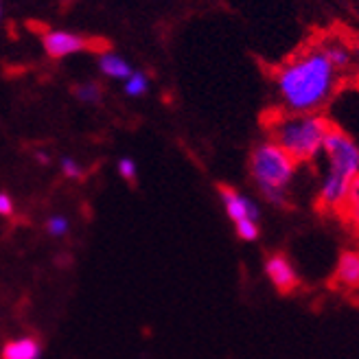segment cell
<instances>
[{
    "label": "cell",
    "mask_w": 359,
    "mask_h": 359,
    "mask_svg": "<svg viewBox=\"0 0 359 359\" xmlns=\"http://www.w3.org/2000/svg\"><path fill=\"white\" fill-rule=\"evenodd\" d=\"M274 83L283 112L322 114L342 86V77L320 48L309 42L274 68Z\"/></svg>",
    "instance_id": "obj_1"
},
{
    "label": "cell",
    "mask_w": 359,
    "mask_h": 359,
    "mask_svg": "<svg viewBox=\"0 0 359 359\" xmlns=\"http://www.w3.org/2000/svg\"><path fill=\"white\" fill-rule=\"evenodd\" d=\"M333 125L327 114H290L278 110L272 112L267 130L269 140L276 142L296 165H307L313 163L325 147Z\"/></svg>",
    "instance_id": "obj_2"
},
{
    "label": "cell",
    "mask_w": 359,
    "mask_h": 359,
    "mask_svg": "<svg viewBox=\"0 0 359 359\" xmlns=\"http://www.w3.org/2000/svg\"><path fill=\"white\" fill-rule=\"evenodd\" d=\"M322 154L327 156L329 171L320 182L316 204L322 212L337 215L353 180L359 175V145L335 123L325 140Z\"/></svg>",
    "instance_id": "obj_3"
},
{
    "label": "cell",
    "mask_w": 359,
    "mask_h": 359,
    "mask_svg": "<svg viewBox=\"0 0 359 359\" xmlns=\"http://www.w3.org/2000/svg\"><path fill=\"white\" fill-rule=\"evenodd\" d=\"M296 163L287 156L276 142L265 140L250 154V173L269 204L287 208V189L296 175Z\"/></svg>",
    "instance_id": "obj_4"
},
{
    "label": "cell",
    "mask_w": 359,
    "mask_h": 359,
    "mask_svg": "<svg viewBox=\"0 0 359 359\" xmlns=\"http://www.w3.org/2000/svg\"><path fill=\"white\" fill-rule=\"evenodd\" d=\"M99 40H86L81 35L75 33H66V31H48L44 35V48L53 60H62L70 53H79V50H103L107 48V42L95 44Z\"/></svg>",
    "instance_id": "obj_5"
},
{
    "label": "cell",
    "mask_w": 359,
    "mask_h": 359,
    "mask_svg": "<svg viewBox=\"0 0 359 359\" xmlns=\"http://www.w3.org/2000/svg\"><path fill=\"white\" fill-rule=\"evenodd\" d=\"M219 195L224 200L228 217L235 224H239V222H257L259 224L261 210L252 200H248L245 195H241L237 189H232L228 184H219Z\"/></svg>",
    "instance_id": "obj_6"
},
{
    "label": "cell",
    "mask_w": 359,
    "mask_h": 359,
    "mask_svg": "<svg viewBox=\"0 0 359 359\" xmlns=\"http://www.w3.org/2000/svg\"><path fill=\"white\" fill-rule=\"evenodd\" d=\"M265 274L280 294H292L296 287L300 285L298 274L292 265V261L285 255H272L265 261Z\"/></svg>",
    "instance_id": "obj_7"
},
{
    "label": "cell",
    "mask_w": 359,
    "mask_h": 359,
    "mask_svg": "<svg viewBox=\"0 0 359 359\" xmlns=\"http://www.w3.org/2000/svg\"><path fill=\"white\" fill-rule=\"evenodd\" d=\"M331 285L342 292H359V252L344 250L337 259Z\"/></svg>",
    "instance_id": "obj_8"
},
{
    "label": "cell",
    "mask_w": 359,
    "mask_h": 359,
    "mask_svg": "<svg viewBox=\"0 0 359 359\" xmlns=\"http://www.w3.org/2000/svg\"><path fill=\"white\" fill-rule=\"evenodd\" d=\"M337 215H339V219L359 235V175L353 180V184L346 193V200L339 206Z\"/></svg>",
    "instance_id": "obj_9"
},
{
    "label": "cell",
    "mask_w": 359,
    "mask_h": 359,
    "mask_svg": "<svg viewBox=\"0 0 359 359\" xmlns=\"http://www.w3.org/2000/svg\"><path fill=\"white\" fill-rule=\"evenodd\" d=\"M40 357V344L31 337L9 342L3 348V359H38Z\"/></svg>",
    "instance_id": "obj_10"
},
{
    "label": "cell",
    "mask_w": 359,
    "mask_h": 359,
    "mask_svg": "<svg viewBox=\"0 0 359 359\" xmlns=\"http://www.w3.org/2000/svg\"><path fill=\"white\" fill-rule=\"evenodd\" d=\"M101 70L105 75L116 77V79H125V77H132V68L128 66V62L116 57V55H103L101 60Z\"/></svg>",
    "instance_id": "obj_11"
},
{
    "label": "cell",
    "mask_w": 359,
    "mask_h": 359,
    "mask_svg": "<svg viewBox=\"0 0 359 359\" xmlns=\"http://www.w3.org/2000/svg\"><path fill=\"white\" fill-rule=\"evenodd\" d=\"M235 230H237L239 239H243V241H257L259 232H261L257 222H239V224H235Z\"/></svg>",
    "instance_id": "obj_12"
},
{
    "label": "cell",
    "mask_w": 359,
    "mask_h": 359,
    "mask_svg": "<svg viewBox=\"0 0 359 359\" xmlns=\"http://www.w3.org/2000/svg\"><path fill=\"white\" fill-rule=\"evenodd\" d=\"M125 90H128V95H132V97L142 95V93L147 90V77L142 75V73H134V75L130 77V81L125 83Z\"/></svg>",
    "instance_id": "obj_13"
},
{
    "label": "cell",
    "mask_w": 359,
    "mask_h": 359,
    "mask_svg": "<svg viewBox=\"0 0 359 359\" xmlns=\"http://www.w3.org/2000/svg\"><path fill=\"white\" fill-rule=\"evenodd\" d=\"M99 95H101V90H99L95 83H88V86L77 88V97H79L81 101H97Z\"/></svg>",
    "instance_id": "obj_14"
},
{
    "label": "cell",
    "mask_w": 359,
    "mask_h": 359,
    "mask_svg": "<svg viewBox=\"0 0 359 359\" xmlns=\"http://www.w3.org/2000/svg\"><path fill=\"white\" fill-rule=\"evenodd\" d=\"M66 230H68V222L64 217H50L48 219V232H50V235L62 237V235H66Z\"/></svg>",
    "instance_id": "obj_15"
},
{
    "label": "cell",
    "mask_w": 359,
    "mask_h": 359,
    "mask_svg": "<svg viewBox=\"0 0 359 359\" xmlns=\"http://www.w3.org/2000/svg\"><path fill=\"white\" fill-rule=\"evenodd\" d=\"M118 171H121V175L125 177V180H134L136 177V167H134V163L130 158H123L121 163H118Z\"/></svg>",
    "instance_id": "obj_16"
},
{
    "label": "cell",
    "mask_w": 359,
    "mask_h": 359,
    "mask_svg": "<svg viewBox=\"0 0 359 359\" xmlns=\"http://www.w3.org/2000/svg\"><path fill=\"white\" fill-rule=\"evenodd\" d=\"M64 173L68 175V177H81V171H79V167H77V163H73V160H68V158H64Z\"/></svg>",
    "instance_id": "obj_17"
},
{
    "label": "cell",
    "mask_w": 359,
    "mask_h": 359,
    "mask_svg": "<svg viewBox=\"0 0 359 359\" xmlns=\"http://www.w3.org/2000/svg\"><path fill=\"white\" fill-rule=\"evenodd\" d=\"M11 212H13V206H11L9 195L0 193V215H11Z\"/></svg>",
    "instance_id": "obj_18"
},
{
    "label": "cell",
    "mask_w": 359,
    "mask_h": 359,
    "mask_svg": "<svg viewBox=\"0 0 359 359\" xmlns=\"http://www.w3.org/2000/svg\"><path fill=\"white\" fill-rule=\"evenodd\" d=\"M353 86H355V88H359V73H355V75H353Z\"/></svg>",
    "instance_id": "obj_19"
}]
</instances>
